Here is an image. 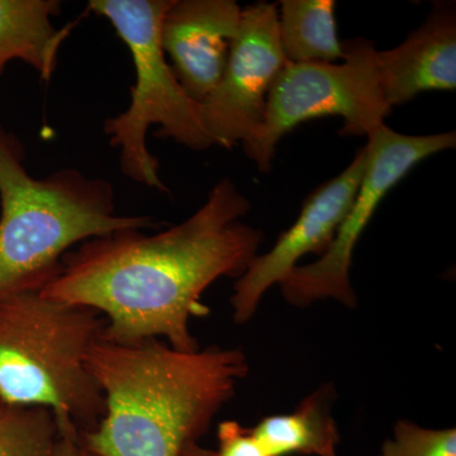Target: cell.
<instances>
[{
	"label": "cell",
	"mask_w": 456,
	"mask_h": 456,
	"mask_svg": "<svg viewBox=\"0 0 456 456\" xmlns=\"http://www.w3.org/2000/svg\"><path fill=\"white\" fill-rule=\"evenodd\" d=\"M250 209L235 183L222 179L176 226L155 235L122 231L69 251L42 293L99 312L108 341L158 338L200 349L189 322L208 314L203 293L222 277H241L263 241L260 230L241 221Z\"/></svg>",
	"instance_id": "obj_1"
},
{
	"label": "cell",
	"mask_w": 456,
	"mask_h": 456,
	"mask_svg": "<svg viewBox=\"0 0 456 456\" xmlns=\"http://www.w3.org/2000/svg\"><path fill=\"white\" fill-rule=\"evenodd\" d=\"M86 365L104 415L82 439L99 456H180L248 373L240 349L183 351L158 338L118 344L102 336Z\"/></svg>",
	"instance_id": "obj_2"
},
{
	"label": "cell",
	"mask_w": 456,
	"mask_h": 456,
	"mask_svg": "<svg viewBox=\"0 0 456 456\" xmlns=\"http://www.w3.org/2000/svg\"><path fill=\"white\" fill-rule=\"evenodd\" d=\"M0 297L42 289L77 244L154 226L147 216L116 215L114 189L79 170L33 178L0 128Z\"/></svg>",
	"instance_id": "obj_3"
},
{
	"label": "cell",
	"mask_w": 456,
	"mask_h": 456,
	"mask_svg": "<svg viewBox=\"0 0 456 456\" xmlns=\"http://www.w3.org/2000/svg\"><path fill=\"white\" fill-rule=\"evenodd\" d=\"M104 329L99 312L41 289L0 297V398L8 406L46 408L60 434L92 431L104 398L86 356Z\"/></svg>",
	"instance_id": "obj_4"
},
{
	"label": "cell",
	"mask_w": 456,
	"mask_h": 456,
	"mask_svg": "<svg viewBox=\"0 0 456 456\" xmlns=\"http://www.w3.org/2000/svg\"><path fill=\"white\" fill-rule=\"evenodd\" d=\"M173 0H92L89 8L107 18L130 50L136 82L130 107L104 123L110 143L119 150V167L127 178L167 193L158 160L147 149V131L158 125V136L188 149L213 145L198 102L187 94L161 46L164 14Z\"/></svg>",
	"instance_id": "obj_5"
},
{
	"label": "cell",
	"mask_w": 456,
	"mask_h": 456,
	"mask_svg": "<svg viewBox=\"0 0 456 456\" xmlns=\"http://www.w3.org/2000/svg\"><path fill=\"white\" fill-rule=\"evenodd\" d=\"M377 53L362 38L344 44L341 64L287 62L266 102L260 127L242 143L257 169L269 173L279 141L297 126L322 117H341L342 134L369 136L391 113L380 89Z\"/></svg>",
	"instance_id": "obj_6"
},
{
	"label": "cell",
	"mask_w": 456,
	"mask_h": 456,
	"mask_svg": "<svg viewBox=\"0 0 456 456\" xmlns=\"http://www.w3.org/2000/svg\"><path fill=\"white\" fill-rule=\"evenodd\" d=\"M455 145L454 131L415 136L398 134L383 125L371 132L365 145L367 167L349 211L320 259L297 266L279 284L285 301L294 307H308L331 298L355 307L358 301L350 281L354 250L378 207L417 164Z\"/></svg>",
	"instance_id": "obj_7"
},
{
	"label": "cell",
	"mask_w": 456,
	"mask_h": 456,
	"mask_svg": "<svg viewBox=\"0 0 456 456\" xmlns=\"http://www.w3.org/2000/svg\"><path fill=\"white\" fill-rule=\"evenodd\" d=\"M278 29V5L242 9L224 73L200 106L213 145L231 149L260 127L273 84L287 64Z\"/></svg>",
	"instance_id": "obj_8"
},
{
	"label": "cell",
	"mask_w": 456,
	"mask_h": 456,
	"mask_svg": "<svg viewBox=\"0 0 456 456\" xmlns=\"http://www.w3.org/2000/svg\"><path fill=\"white\" fill-rule=\"evenodd\" d=\"M367 161L368 149L364 146L346 169L305 200L292 226L279 236L268 253L257 254L244 274L237 278L231 297L236 323L250 321L266 290L281 284L302 257L325 253L358 193Z\"/></svg>",
	"instance_id": "obj_9"
},
{
	"label": "cell",
	"mask_w": 456,
	"mask_h": 456,
	"mask_svg": "<svg viewBox=\"0 0 456 456\" xmlns=\"http://www.w3.org/2000/svg\"><path fill=\"white\" fill-rule=\"evenodd\" d=\"M241 14L233 0H173L164 14L161 46L180 86L198 103L220 83Z\"/></svg>",
	"instance_id": "obj_10"
},
{
	"label": "cell",
	"mask_w": 456,
	"mask_h": 456,
	"mask_svg": "<svg viewBox=\"0 0 456 456\" xmlns=\"http://www.w3.org/2000/svg\"><path fill=\"white\" fill-rule=\"evenodd\" d=\"M380 89L389 108L432 90L456 88V17L454 7H435L403 44L378 51Z\"/></svg>",
	"instance_id": "obj_11"
},
{
	"label": "cell",
	"mask_w": 456,
	"mask_h": 456,
	"mask_svg": "<svg viewBox=\"0 0 456 456\" xmlns=\"http://www.w3.org/2000/svg\"><path fill=\"white\" fill-rule=\"evenodd\" d=\"M57 0H0V73L12 60H22L50 80L60 47L74 28H56L51 17L60 12Z\"/></svg>",
	"instance_id": "obj_12"
},
{
	"label": "cell",
	"mask_w": 456,
	"mask_h": 456,
	"mask_svg": "<svg viewBox=\"0 0 456 456\" xmlns=\"http://www.w3.org/2000/svg\"><path fill=\"white\" fill-rule=\"evenodd\" d=\"M332 402L331 386L321 387L293 412L265 417L251 430L266 456H338L340 431Z\"/></svg>",
	"instance_id": "obj_13"
},
{
	"label": "cell",
	"mask_w": 456,
	"mask_h": 456,
	"mask_svg": "<svg viewBox=\"0 0 456 456\" xmlns=\"http://www.w3.org/2000/svg\"><path fill=\"white\" fill-rule=\"evenodd\" d=\"M279 40L288 62H335L344 59L334 0H283L278 7Z\"/></svg>",
	"instance_id": "obj_14"
},
{
	"label": "cell",
	"mask_w": 456,
	"mask_h": 456,
	"mask_svg": "<svg viewBox=\"0 0 456 456\" xmlns=\"http://www.w3.org/2000/svg\"><path fill=\"white\" fill-rule=\"evenodd\" d=\"M59 435L55 416L46 408L0 411V456H49Z\"/></svg>",
	"instance_id": "obj_15"
},
{
	"label": "cell",
	"mask_w": 456,
	"mask_h": 456,
	"mask_svg": "<svg viewBox=\"0 0 456 456\" xmlns=\"http://www.w3.org/2000/svg\"><path fill=\"white\" fill-rule=\"evenodd\" d=\"M380 456H456V430L425 428L402 419L395 437L383 444Z\"/></svg>",
	"instance_id": "obj_16"
},
{
	"label": "cell",
	"mask_w": 456,
	"mask_h": 456,
	"mask_svg": "<svg viewBox=\"0 0 456 456\" xmlns=\"http://www.w3.org/2000/svg\"><path fill=\"white\" fill-rule=\"evenodd\" d=\"M218 450L215 456H266L253 430L237 421H224L218 426Z\"/></svg>",
	"instance_id": "obj_17"
},
{
	"label": "cell",
	"mask_w": 456,
	"mask_h": 456,
	"mask_svg": "<svg viewBox=\"0 0 456 456\" xmlns=\"http://www.w3.org/2000/svg\"><path fill=\"white\" fill-rule=\"evenodd\" d=\"M49 456H99L86 445L82 434H60Z\"/></svg>",
	"instance_id": "obj_18"
},
{
	"label": "cell",
	"mask_w": 456,
	"mask_h": 456,
	"mask_svg": "<svg viewBox=\"0 0 456 456\" xmlns=\"http://www.w3.org/2000/svg\"><path fill=\"white\" fill-rule=\"evenodd\" d=\"M180 456H215V452L203 448L198 443L189 444Z\"/></svg>",
	"instance_id": "obj_19"
},
{
	"label": "cell",
	"mask_w": 456,
	"mask_h": 456,
	"mask_svg": "<svg viewBox=\"0 0 456 456\" xmlns=\"http://www.w3.org/2000/svg\"><path fill=\"white\" fill-rule=\"evenodd\" d=\"M7 406H8V404H5L4 402H3V399L0 398V411H2L3 408H5Z\"/></svg>",
	"instance_id": "obj_20"
}]
</instances>
